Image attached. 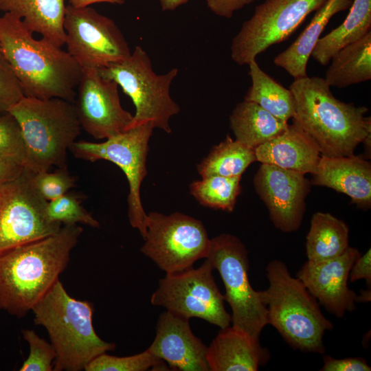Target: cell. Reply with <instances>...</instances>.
Segmentation results:
<instances>
[{
  "label": "cell",
  "instance_id": "obj_1",
  "mask_svg": "<svg viewBox=\"0 0 371 371\" xmlns=\"http://www.w3.org/2000/svg\"><path fill=\"white\" fill-rule=\"evenodd\" d=\"M83 229L64 225L58 232L0 256V310L22 317L59 280Z\"/></svg>",
  "mask_w": 371,
  "mask_h": 371
},
{
  "label": "cell",
  "instance_id": "obj_2",
  "mask_svg": "<svg viewBox=\"0 0 371 371\" xmlns=\"http://www.w3.org/2000/svg\"><path fill=\"white\" fill-rule=\"evenodd\" d=\"M33 34L14 15L0 16V45L24 96L74 102L82 68L62 47Z\"/></svg>",
  "mask_w": 371,
  "mask_h": 371
},
{
  "label": "cell",
  "instance_id": "obj_3",
  "mask_svg": "<svg viewBox=\"0 0 371 371\" xmlns=\"http://www.w3.org/2000/svg\"><path fill=\"white\" fill-rule=\"evenodd\" d=\"M295 100L293 123L308 134L326 157L349 156L361 143L370 146L366 106L337 99L324 78L306 76L289 86Z\"/></svg>",
  "mask_w": 371,
  "mask_h": 371
},
{
  "label": "cell",
  "instance_id": "obj_4",
  "mask_svg": "<svg viewBox=\"0 0 371 371\" xmlns=\"http://www.w3.org/2000/svg\"><path fill=\"white\" fill-rule=\"evenodd\" d=\"M32 311L35 324L45 327L56 351L54 371L85 370L94 358L115 348L96 334L93 304L70 296L59 280Z\"/></svg>",
  "mask_w": 371,
  "mask_h": 371
},
{
  "label": "cell",
  "instance_id": "obj_5",
  "mask_svg": "<svg viewBox=\"0 0 371 371\" xmlns=\"http://www.w3.org/2000/svg\"><path fill=\"white\" fill-rule=\"evenodd\" d=\"M266 271L269 286L260 292L268 324L294 349L324 354L323 337L333 325L323 315L317 300L283 262L271 261Z\"/></svg>",
  "mask_w": 371,
  "mask_h": 371
},
{
  "label": "cell",
  "instance_id": "obj_6",
  "mask_svg": "<svg viewBox=\"0 0 371 371\" xmlns=\"http://www.w3.org/2000/svg\"><path fill=\"white\" fill-rule=\"evenodd\" d=\"M8 112L21 129L26 153L24 169L34 175L52 166L67 167V150L81 130L74 102L24 96Z\"/></svg>",
  "mask_w": 371,
  "mask_h": 371
},
{
  "label": "cell",
  "instance_id": "obj_7",
  "mask_svg": "<svg viewBox=\"0 0 371 371\" xmlns=\"http://www.w3.org/2000/svg\"><path fill=\"white\" fill-rule=\"evenodd\" d=\"M98 71L102 77L115 81L131 99L135 112L131 128L150 122L154 128L171 133L170 120L180 111V106L170 95L177 68L166 74H156L147 52L137 45L127 58Z\"/></svg>",
  "mask_w": 371,
  "mask_h": 371
},
{
  "label": "cell",
  "instance_id": "obj_8",
  "mask_svg": "<svg viewBox=\"0 0 371 371\" xmlns=\"http://www.w3.org/2000/svg\"><path fill=\"white\" fill-rule=\"evenodd\" d=\"M207 258L223 282V295L232 308L234 328L258 338L268 324L267 308L260 292L251 286L248 271V251L236 236L221 234L211 238Z\"/></svg>",
  "mask_w": 371,
  "mask_h": 371
},
{
  "label": "cell",
  "instance_id": "obj_9",
  "mask_svg": "<svg viewBox=\"0 0 371 371\" xmlns=\"http://www.w3.org/2000/svg\"><path fill=\"white\" fill-rule=\"evenodd\" d=\"M146 227L141 251L166 274L190 269L209 254L211 239L202 222L194 217L180 212L165 215L151 212L147 214Z\"/></svg>",
  "mask_w": 371,
  "mask_h": 371
},
{
  "label": "cell",
  "instance_id": "obj_10",
  "mask_svg": "<svg viewBox=\"0 0 371 371\" xmlns=\"http://www.w3.org/2000/svg\"><path fill=\"white\" fill-rule=\"evenodd\" d=\"M150 122L131 128L102 142H75L69 150L78 159L95 161L106 160L117 165L128 182V216L130 225L144 238L146 232L145 212L140 196L142 183L147 175L148 142L154 129Z\"/></svg>",
  "mask_w": 371,
  "mask_h": 371
},
{
  "label": "cell",
  "instance_id": "obj_11",
  "mask_svg": "<svg viewBox=\"0 0 371 371\" xmlns=\"http://www.w3.org/2000/svg\"><path fill=\"white\" fill-rule=\"evenodd\" d=\"M23 169L16 178L0 184V256L23 245L54 235L61 224L49 219L47 201Z\"/></svg>",
  "mask_w": 371,
  "mask_h": 371
},
{
  "label": "cell",
  "instance_id": "obj_12",
  "mask_svg": "<svg viewBox=\"0 0 371 371\" xmlns=\"http://www.w3.org/2000/svg\"><path fill=\"white\" fill-rule=\"evenodd\" d=\"M213 269L205 258L196 269L166 274L151 295V304L189 319H202L220 328L229 326L231 315L225 308L224 297L215 282Z\"/></svg>",
  "mask_w": 371,
  "mask_h": 371
},
{
  "label": "cell",
  "instance_id": "obj_13",
  "mask_svg": "<svg viewBox=\"0 0 371 371\" xmlns=\"http://www.w3.org/2000/svg\"><path fill=\"white\" fill-rule=\"evenodd\" d=\"M327 0H265L256 6L233 38L230 55L238 65H248L271 45L286 40L308 15Z\"/></svg>",
  "mask_w": 371,
  "mask_h": 371
},
{
  "label": "cell",
  "instance_id": "obj_14",
  "mask_svg": "<svg viewBox=\"0 0 371 371\" xmlns=\"http://www.w3.org/2000/svg\"><path fill=\"white\" fill-rule=\"evenodd\" d=\"M63 27L67 52L82 69H99L131 54L115 21L89 6L67 5Z\"/></svg>",
  "mask_w": 371,
  "mask_h": 371
},
{
  "label": "cell",
  "instance_id": "obj_15",
  "mask_svg": "<svg viewBox=\"0 0 371 371\" xmlns=\"http://www.w3.org/2000/svg\"><path fill=\"white\" fill-rule=\"evenodd\" d=\"M118 87L97 69H82L74 105L81 128L96 139L110 138L131 128L133 115L122 106Z\"/></svg>",
  "mask_w": 371,
  "mask_h": 371
},
{
  "label": "cell",
  "instance_id": "obj_16",
  "mask_svg": "<svg viewBox=\"0 0 371 371\" xmlns=\"http://www.w3.org/2000/svg\"><path fill=\"white\" fill-rule=\"evenodd\" d=\"M253 183L275 227L283 232L297 231L303 221L306 199L311 186L305 175L262 164Z\"/></svg>",
  "mask_w": 371,
  "mask_h": 371
},
{
  "label": "cell",
  "instance_id": "obj_17",
  "mask_svg": "<svg viewBox=\"0 0 371 371\" xmlns=\"http://www.w3.org/2000/svg\"><path fill=\"white\" fill-rule=\"evenodd\" d=\"M361 255L355 247L327 260L306 261L296 277L305 285L318 303L337 317L356 308L357 293L348 288L350 269Z\"/></svg>",
  "mask_w": 371,
  "mask_h": 371
},
{
  "label": "cell",
  "instance_id": "obj_18",
  "mask_svg": "<svg viewBox=\"0 0 371 371\" xmlns=\"http://www.w3.org/2000/svg\"><path fill=\"white\" fill-rule=\"evenodd\" d=\"M148 348L173 370L210 371L207 346L194 335L189 319L168 311L159 315L155 337Z\"/></svg>",
  "mask_w": 371,
  "mask_h": 371
},
{
  "label": "cell",
  "instance_id": "obj_19",
  "mask_svg": "<svg viewBox=\"0 0 371 371\" xmlns=\"http://www.w3.org/2000/svg\"><path fill=\"white\" fill-rule=\"evenodd\" d=\"M311 175V185L344 193L361 209L370 207L371 165L363 157L354 154L341 157L322 155Z\"/></svg>",
  "mask_w": 371,
  "mask_h": 371
},
{
  "label": "cell",
  "instance_id": "obj_20",
  "mask_svg": "<svg viewBox=\"0 0 371 371\" xmlns=\"http://www.w3.org/2000/svg\"><path fill=\"white\" fill-rule=\"evenodd\" d=\"M269 358L258 338L230 325L220 328L206 354L210 371H256Z\"/></svg>",
  "mask_w": 371,
  "mask_h": 371
},
{
  "label": "cell",
  "instance_id": "obj_21",
  "mask_svg": "<svg viewBox=\"0 0 371 371\" xmlns=\"http://www.w3.org/2000/svg\"><path fill=\"white\" fill-rule=\"evenodd\" d=\"M256 161L306 175L312 174L321 152L315 140L293 123L281 134L255 148Z\"/></svg>",
  "mask_w": 371,
  "mask_h": 371
},
{
  "label": "cell",
  "instance_id": "obj_22",
  "mask_svg": "<svg viewBox=\"0 0 371 371\" xmlns=\"http://www.w3.org/2000/svg\"><path fill=\"white\" fill-rule=\"evenodd\" d=\"M352 0H327L315 12L308 25L298 37L273 59L274 64L284 69L294 79L307 76V64L321 34L337 13L348 9Z\"/></svg>",
  "mask_w": 371,
  "mask_h": 371
},
{
  "label": "cell",
  "instance_id": "obj_23",
  "mask_svg": "<svg viewBox=\"0 0 371 371\" xmlns=\"http://www.w3.org/2000/svg\"><path fill=\"white\" fill-rule=\"evenodd\" d=\"M65 0H0V10L20 19L33 33L59 47L65 44Z\"/></svg>",
  "mask_w": 371,
  "mask_h": 371
},
{
  "label": "cell",
  "instance_id": "obj_24",
  "mask_svg": "<svg viewBox=\"0 0 371 371\" xmlns=\"http://www.w3.org/2000/svg\"><path fill=\"white\" fill-rule=\"evenodd\" d=\"M288 125V122L245 100L229 115V126L236 139L254 149L281 134Z\"/></svg>",
  "mask_w": 371,
  "mask_h": 371
},
{
  "label": "cell",
  "instance_id": "obj_25",
  "mask_svg": "<svg viewBox=\"0 0 371 371\" xmlns=\"http://www.w3.org/2000/svg\"><path fill=\"white\" fill-rule=\"evenodd\" d=\"M349 12L338 27L320 37L311 56L321 65H328L341 48L371 32V0H352Z\"/></svg>",
  "mask_w": 371,
  "mask_h": 371
},
{
  "label": "cell",
  "instance_id": "obj_26",
  "mask_svg": "<svg viewBox=\"0 0 371 371\" xmlns=\"http://www.w3.org/2000/svg\"><path fill=\"white\" fill-rule=\"evenodd\" d=\"M371 79V32L339 50L331 58L324 80L344 88Z\"/></svg>",
  "mask_w": 371,
  "mask_h": 371
},
{
  "label": "cell",
  "instance_id": "obj_27",
  "mask_svg": "<svg viewBox=\"0 0 371 371\" xmlns=\"http://www.w3.org/2000/svg\"><path fill=\"white\" fill-rule=\"evenodd\" d=\"M347 224L330 213L317 212L311 218L306 236L308 261L317 262L335 258L349 247Z\"/></svg>",
  "mask_w": 371,
  "mask_h": 371
},
{
  "label": "cell",
  "instance_id": "obj_28",
  "mask_svg": "<svg viewBox=\"0 0 371 371\" xmlns=\"http://www.w3.org/2000/svg\"><path fill=\"white\" fill-rule=\"evenodd\" d=\"M247 65L251 85L244 100L255 102L273 115L288 122L295 113L292 92L264 71L256 59Z\"/></svg>",
  "mask_w": 371,
  "mask_h": 371
},
{
  "label": "cell",
  "instance_id": "obj_29",
  "mask_svg": "<svg viewBox=\"0 0 371 371\" xmlns=\"http://www.w3.org/2000/svg\"><path fill=\"white\" fill-rule=\"evenodd\" d=\"M256 161L255 149L227 135L197 164L196 170L201 178L213 175L238 177Z\"/></svg>",
  "mask_w": 371,
  "mask_h": 371
},
{
  "label": "cell",
  "instance_id": "obj_30",
  "mask_svg": "<svg viewBox=\"0 0 371 371\" xmlns=\"http://www.w3.org/2000/svg\"><path fill=\"white\" fill-rule=\"evenodd\" d=\"M242 176H209L190 185V194L202 205L215 210L232 212L238 195Z\"/></svg>",
  "mask_w": 371,
  "mask_h": 371
},
{
  "label": "cell",
  "instance_id": "obj_31",
  "mask_svg": "<svg viewBox=\"0 0 371 371\" xmlns=\"http://www.w3.org/2000/svg\"><path fill=\"white\" fill-rule=\"evenodd\" d=\"M165 361L155 356L147 348L142 352L128 357H115L102 353L85 368L86 371H144L168 370Z\"/></svg>",
  "mask_w": 371,
  "mask_h": 371
},
{
  "label": "cell",
  "instance_id": "obj_32",
  "mask_svg": "<svg viewBox=\"0 0 371 371\" xmlns=\"http://www.w3.org/2000/svg\"><path fill=\"white\" fill-rule=\"evenodd\" d=\"M46 213L49 219L64 225L82 223L92 227H99V222L82 205L80 196L67 192L63 196L47 201Z\"/></svg>",
  "mask_w": 371,
  "mask_h": 371
},
{
  "label": "cell",
  "instance_id": "obj_33",
  "mask_svg": "<svg viewBox=\"0 0 371 371\" xmlns=\"http://www.w3.org/2000/svg\"><path fill=\"white\" fill-rule=\"evenodd\" d=\"M25 147L20 125L9 112L0 113V161L24 168Z\"/></svg>",
  "mask_w": 371,
  "mask_h": 371
},
{
  "label": "cell",
  "instance_id": "obj_34",
  "mask_svg": "<svg viewBox=\"0 0 371 371\" xmlns=\"http://www.w3.org/2000/svg\"><path fill=\"white\" fill-rule=\"evenodd\" d=\"M24 339L28 343L30 353L20 371H52L57 357L51 343L41 338L34 330H22Z\"/></svg>",
  "mask_w": 371,
  "mask_h": 371
},
{
  "label": "cell",
  "instance_id": "obj_35",
  "mask_svg": "<svg viewBox=\"0 0 371 371\" xmlns=\"http://www.w3.org/2000/svg\"><path fill=\"white\" fill-rule=\"evenodd\" d=\"M32 179L35 188L47 201L68 192L76 186V181L67 167L58 168L54 172H39L33 175Z\"/></svg>",
  "mask_w": 371,
  "mask_h": 371
},
{
  "label": "cell",
  "instance_id": "obj_36",
  "mask_svg": "<svg viewBox=\"0 0 371 371\" xmlns=\"http://www.w3.org/2000/svg\"><path fill=\"white\" fill-rule=\"evenodd\" d=\"M23 97L21 85L0 45V113L8 112Z\"/></svg>",
  "mask_w": 371,
  "mask_h": 371
},
{
  "label": "cell",
  "instance_id": "obj_37",
  "mask_svg": "<svg viewBox=\"0 0 371 371\" xmlns=\"http://www.w3.org/2000/svg\"><path fill=\"white\" fill-rule=\"evenodd\" d=\"M324 364L320 371H370L371 367L363 357L335 359L330 355L323 357Z\"/></svg>",
  "mask_w": 371,
  "mask_h": 371
},
{
  "label": "cell",
  "instance_id": "obj_38",
  "mask_svg": "<svg viewBox=\"0 0 371 371\" xmlns=\"http://www.w3.org/2000/svg\"><path fill=\"white\" fill-rule=\"evenodd\" d=\"M255 0H206L208 8L216 15L230 19L234 13Z\"/></svg>",
  "mask_w": 371,
  "mask_h": 371
},
{
  "label": "cell",
  "instance_id": "obj_39",
  "mask_svg": "<svg viewBox=\"0 0 371 371\" xmlns=\"http://www.w3.org/2000/svg\"><path fill=\"white\" fill-rule=\"evenodd\" d=\"M364 279L367 286H371V250L369 249L363 256H359L354 262L350 273L351 282Z\"/></svg>",
  "mask_w": 371,
  "mask_h": 371
},
{
  "label": "cell",
  "instance_id": "obj_40",
  "mask_svg": "<svg viewBox=\"0 0 371 371\" xmlns=\"http://www.w3.org/2000/svg\"><path fill=\"white\" fill-rule=\"evenodd\" d=\"M23 169L19 165L0 161V184L16 178Z\"/></svg>",
  "mask_w": 371,
  "mask_h": 371
},
{
  "label": "cell",
  "instance_id": "obj_41",
  "mask_svg": "<svg viewBox=\"0 0 371 371\" xmlns=\"http://www.w3.org/2000/svg\"><path fill=\"white\" fill-rule=\"evenodd\" d=\"M98 3L122 4L124 3V0H69V5L75 8L87 7Z\"/></svg>",
  "mask_w": 371,
  "mask_h": 371
},
{
  "label": "cell",
  "instance_id": "obj_42",
  "mask_svg": "<svg viewBox=\"0 0 371 371\" xmlns=\"http://www.w3.org/2000/svg\"><path fill=\"white\" fill-rule=\"evenodd\" d=\"M189 0H160L162 10L171 11L186 3Z\"/></svg>",
  "mask_w": 371,
  "mask_h": 371
},
{
  "label": "cell",
  "instance_id": "obj_43",
  "mask_svg": "<svg viewBox=\"0 0 371 371\" xmlns=\"http://www.w3.org/2000/svg\"><path fill=\"white\" fill-rule=\"evenodd\" d=\"M371 300V286H367L366 289L360 291L359 294H357L356 303H367Z\"/></svg>",
  "mask_w": 371,
  "mask_h": 371
}]
</instances>
